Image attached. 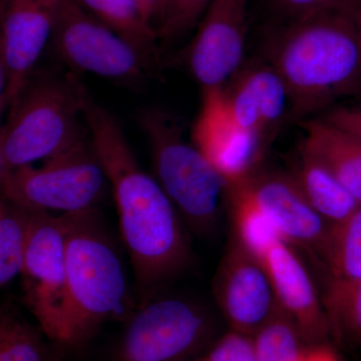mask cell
I'll use <instances>...</instances> for the list:
<instances>
[{"label": "cell", "mask_w": 361, "mask_h": 361, "mask_svg": "<svg viewBox=\"0 0 361 361\" xmlns=\"http://www.w3.org/2000/svg\"><path fill=\"white\" fill-rule=\"evenodd\" d=\"M317 256L330 276L361 279V207L348 219L329 225Z\"/></svg>", "instance_id": "obj_23"}, {"label": "cell", "mask_w": 361, "mask_h": 361, "mask_svg": "<svg viewBox=\"0 0 361 361\" xmlns=\"http://www.w3.org/2000/svg\"><path fill=\"white\" fill-rule=\"evenodd\" d=\"M213 298L229 330L252 337L277 310L261 259L231 237L212 281Z\"/></svg>", "instance_id": "obj_11"}, {"label": "cell", "mask_w": 361, "mask_h": 361, "mask_svg": "<svg viewBox=\"0 0 361 361\" xmlns=\"http://www.w3.org/2000/svg\"><path fill=\"white\" fill-rule=\"evenodd\" d=\"M212 0H166L157 33L170 42L195 30Z\"/></svg>", "instance_id": "obj_26"}, {"label": "cell", "mask_w": 361, "mask_h": 361, "mask_svg": "<svg viewBox=\"0 0 361 361\" xmlns=\"http://www.w3.org/2000/svg\"><path fill=\"white\" fill-rule=\"evenodd\" d=\"M246 184L282 240L317 255L330 224L308 203L292 175L258 169Z\"/></svg>", "instance_id": "obj_15"}, {"label": "cell", "mask_w": 361, "mask_h": 361, "mask_svg": "<svg viewBox=\"0 0 361 361\" xmlns=\"http://www.w3.org/2000/svg\"><path fill=\"white\" fill-rule=\"evenodd\" d=\"M278 306L295 324L306 346L327 343L329 325L320 293L294 247L278 241L261 258Z\"/></svg>", "instance_id": "obj_14"}, {"label": "cell", "mask_w": 361, "mask_h": 361, "mask_svg": "<svg viewBox=\"0 0 361 361\" xmlns=\"http://www.w3.org/2000/svg\"><path fill=\"white\" fill-rule=\"evenodd\" d=\"M44 337L14 306L0 305V361H59Z\"/></svg>", "instance_id": "obj_22"}, {"label": "cell", "mask_w": 361, "mask_h": 361, "mask_svg": "<svg viewBox=\"0 0 361 361\" xmlns=\"http://www.w3.org/2000/svg\"><path fill=\"white\" fill-rule=\"evenodd\" d=\"M249 0H212L180 59L201 90L223 89L242 68Z\"/></svg>", "instance_id": "obj_10"}, {"label": "cell", "mask_w": 361, "mask_h": 361, "mask_svg": "<svg viewBox=\"0 0 361 361\" xmlns=\"http://www.w3.org/2000/svg\"><path fill=\"white\" fill-rule=\"evenodd\" d=\"M355 21L358 39L361 45V0H356L355 6Z\"/></svg>", "instance_id": "obj_33"}, {"label": "cell", "mask_w": 361, "mask_h": 361, "mask_svg": "<svg viewBox=\"0 0 361 361\" xmlns=\"http://www.w3.org/2000/svg\"><path fill=\"white\" fill-rule=\"evenodd\" d=\"M28 212L0 194V292L20 276Z\"/></svg>", "instance_id": "obj_24"}, {"label": "cell", "mask_w": 361, "mask_h": 361, "mask_svg": "<svg viewBox=\"0 0 361 361\" xmlns=\"http://www.w3.org/2000/svg\"><path fill=\"white\" fill-rule=\"evenodd\" d=\"M77 75L32 78L0 132V176L45 161L87 139Z\"/></svg>", "instance_id": "obj_5"}, {"label": "cell", "mask_w": 361, "mask_h": 361, "mask_svg": "<svg viewBox=\"0 0 361 361\" xmlns=\"http://www.w3.org/2000/svg\"><path fill=\"white\" fill-rule=\"evenodd\" d=\"M7 89H8V73H7L6 58H4L1 35H0V113L6 108Z\"/></svg>", "instance_id": "obj_32"}, {"label": "cell", "mask_w": 361, "mask_h": 361, "mask_svg": "<svg viewBox=\"0 0 361 361\" xmlns=\"http://www.w3.org/2000/svg\"><path fill=\"white\" fill-rule=\"evenodd\" d=\"M301 152L322 164L361 203V139L319 118L300 122Z\"/></svg>", "instance_id": "obj_17"}, {"label": "cell", "mask_w": 361, "mask_h": 361, "mask_svg": "<svg viewBox=\"0 0 361 361\" xmlns=\"http://www.w3.org/2000/svg\"><path fill=\"white\" fill-rule=\"evenodd\" d=\"M257 361H301L306 345L295 324L278 306L251 337Z\"/></svg>", "instance_id": "obj_25"}, {"label": "cell", "mask_w": 361, "mask_h": 361, "mask_svg": "<svg viewBox=\"0 0 361 361\" xmlns=\"http://www.w3.org/2000/svg\"><path fill=\"white\" fill-rule=\"evenodd\" d=\"M142 13L144 14L147 21L155 28H158L160 23L161 14H163L164 6H165L166 0H137ZM158 35V33H157Z\"/></svg>", "instance_id": "obj_31"}, {"label": "cell", "mask_w": 361, "mask_h": 361, "mask_svg": "<svg viewBox=\"0 0 361 361\" xmlns=\"http://www.w3.org/2000/svg\"><path fill=\"white\" fill-rule=\"evenodd\" d=\"M311 207L329 224L348 219L361 203L322 164L300 151L292 173Z\"/></svg>", "instance_id": "obj_18"}, {"label": "cell", "mask_w": 361, "mask_h": 361, "mask_svg": "<svg viewBox=\"0 0 361 361\" xmlns=\"http://www.w3.org/2000/svg\"><path fill=\"white\" fill-rule=\"evenodd\" d=\"M90 137L42 161L0 176V194L30 212L68 215L97 209L108 187Z\"/></svg>", "instance_id": "obj_7"}, {"label": "cell", "mask_w": 361, "mask_h": 361, "mask_svg": "<svg viewBox=\"0 0 361 361\" xmlns=\"http://www.w3.org/2000/svg\"><path fill=\"white\" fill-rule=\"evenodd\" d=\"M151 149L154 177L172 202L187 230L199 238L217 231L227 182L185 135L167 111L144 109L137 116Z\"/></svg>", "instance_id": "obj_4"}, {"label": "cell", "mask_w": 361, "mask_h": 361, "mask_svg": "<svg viewBox=\"0 0 361 361\" xmlns=\"http://www.w3.org/2000/svg\"><path fill=\"white\" fill-rule=\"evenodd\" d=\"M320 297L330 339L350 350L361 348V279L329 275Z\"/></svg>", "instance_id": "obj_21"}, {"label": "cell", "mask_w": 361, "mask_h": 361, "mask_svg": "<svg viewBox=\"0 0 361 361\" xmlns=\"http://www.w3.org/2000/svg\"><path fill=\"white\" fill-rule=\"evenodd\" d=\"M350 0H269L271 6L285 20L299 18L313 11H319Z\"/></svg>", "instance_id": "obj_28"}, {"label": "cell", "mask_w": 361, "mask_h": 361, "mask_svg": "<svg viewBox=\"0 0 361 361\" xmlns=\"http://www.w3.org/2000/svg\"><path fill=\"white\" fill-rule=\"evenodd\" d=\"M190 139L227 185L248 179L258 170L267 142L232 120L223 89L202 90L200 111Z\"/></svg>", "instance_id": "obj_12"}, {"label": "cell", "mask_w": 361, "mask_h": 361, "mask_svg": "<svg viewBox=\"0 0 361 361\" xmlns=\"http://www.w3.org/2000/svg\"><path fill=\"white\" fill-rule=\"evenodd\" d=\"M123 322L106 361H191L220 336L212 311L192 297L161 294Z\"/></svg>", "instance_id": "obj_6"}, {"label": "cell", "mask_w": 361, "mask_h": 361, "mask_svg": "<svg viewBox=\"0 0 361 361\" xmlns=\"http://www.w3.org/2000/svg\"><path fill=\"white\" fill-rule=\"evenodd\" d=\"M191 361H257L251 337L228 330Z\"/></svg>", "instance_id": "obj_27"}, {"label": "cell", "mask_w": 361, "mask_h": 361, "mask_svg": "<svg viewBox=\"0 0 361 361\" xmlns=\"http://www.w3.org/2000/svg\"><path fill=\"white\" fill-rule=\"evenodd\" d=\"M27 212L20 274L23 299L47 338L61 344L66 314V216Z\"/></svg>", "instance_id": "obj_9"}, {"label": "cell", "mask_w": 361, "mask_h": 361, "mask_svg": "<svg viewBox=\"0 0 361 361\" xmlns=\"http://www.w3.org/2000/svg\"><path fill=\"white\" fill-rule=\"evenodd\" d=\"M223 94L232 120L266 142L290 111L286 85L268 61L240 68Z\"/></svg>", "instance_id": "obj_16"}, {"label": "cell", "mask_w": 361, "mask_h": 361, "mask_svg": "<svg viewBox=\"0 0 361 361\" xmlns=\"http://www.w3.org/2000/svg\"><path fill=\"white\" fill-rule=\"evenodd\" d=\"M356 0L285 20L268 45V63L288 90L297 120L361 89V45Z\"/></svg>", "instance_id": "obj_2"}, {"label": "cell", "mask_w": 361, "mask_h": 361, "mask_svg": "<svg viewBox=\"0 0 361 361\" xmlns=\"http://www.w3.org/2000/svg\"><path fill=\"white\" fill-rule=\"evenodd\" d=\"M63 345L87 341L104 323L123 322L137 307L118 247L97 209L68 214Z\"/></svg>", "instance_id": "obj_3"}, {"label": "cell", "mask_w": 361, "mask_h": 361, "mask_svg": "<svg viewBox=\"0 0 361 361\" xmlns=\"http://www.w3.org/2000/svg\"><path fill=\"white\" fill-rule=\"evenodd\" d=\"M49 45L70 73H90L130 89L144 87L154 68L137 47L73 0H59Z\"/></svg>", "instance_id": "obj_8"}, {"label": "cell", "mask_w": 361, "mask_h": 361, "mask_svg": "<svg viewBox=\"0 0 361 361\" xmlns=\"http://www.w3.org/2000/svg\"><path fill=\"white\" fill-rule=\"evenodd\" d=\"M322 118L361 139V108L336 106L327 111Z\"/></svg>", "instance_id": "obj_29"}, {"label": "cell", "mask_w": 361, "mask_h": 361, "mask_svg": "<svg viewBox=\"0 0 361 361\" xmlns=\"http://www.w3.org/2000/svg\"><path fill=\"white\" fill-rule=\"evenodd\" d=\"M301 361H341L336 351L327 343L306 346Z\"/></svg>", "instance_id": "obj_30"}, {"label": "cell", "mask_w": 361, "mask_h": 361, "mask_svg": "<svg viewBox=\"0 0 361 361\" xmlns=\"http://www.w3.org/2000/svg\"><path fill=\"white\" fill-rule=\"evenodd\" d=\"M111 32L137 47L155 66L158 59V35L142 13L137 0H73Z\"/></svg>", "instance_id": "obj_19"}, {"label": "cell", "mask_w": 361, "mask_h": 361, "mask_svg": "<svg viewBox=\"0 0 361 361\" xmlns=\"http://www.w3.org/2000/svg\"><path fill=\"white\" fill-rule=\"evenodd\" d=\"M59 0H1L0 35L8 73L6 108L18 97L35 73L51 42Z\"/></svg>", "instance_id": "obj_13"}, {"label": "cell", "mask_w": 361, "mask_h": 361, "mask_svg": "<svg viewBox=\"0 0 361 361\" xmlns=\"http://www.w3.org/2000/svg\"><path fill=\"white\" fill-rule=\"evenodd\" d=\"M226 204L232 237L256 257L262 258L271 247L281 241L276 228L251 194L246 180L227 185Z\"/></svg>", "instance_id": "obj_20"}, {"label": "cell", "mask_w": 361, "mask_h": 361, "mask_svg": "<svg viewBox=\"0 0 361 361\" xmlns=\"http://www.w3.org/2000/svg\"><path fill=\"white\" fill-rule=\"evenodd\" d=\"M90 141L111 188L137 306L164 293L193 264L187 228L154 176L142 170L118 120L77 80Z\"/></svg>", "instance_id": "obj_1"}]
</instances>
